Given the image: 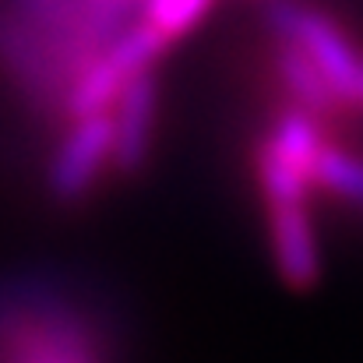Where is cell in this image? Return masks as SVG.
<instances>
[{
    "mask_svg": "<svg viewBox=\"0 0 363 363\" xmlns=\"http://www.w3.org/2000/svg\"><path fill=\"white\" fill-rule=\"evenodd\" d=\"M117 121H113V162L123 173H134L148 155L152 117H155V74L141 67L127 74L117 96Z\"/></svg>",
    "mask_w": 363,
    "mask_h": 363,
    "instance_id": "obj_4",
    "label": "cell"
},
{
    "mask_svg": "<svg viewBox=\"0 0 363 363\" xmlns=\"http://www.w3.org/2000/svg\"><path fill=\"white\" fill-rule=\"evenodd\" d=\"M205 7H208V0H148V7H145L141 18H148L169 39H177L180 32H187L205 14Z\"/></svg>",
    "mask_w": 363,
    "mask_h": 363,
    "instance_id": "obj_5",
    "label": "cell"
},
{
    "mask_svg": "<svg viewBox=\"0 0 363 363\" xmlns=\"http://www.w3.org/2000/svg\"><path fill=\"white\" fill-rule=\"evenodd\" d=\"M0 363H103L92 321L46 286L0 289Z\"/></svg>",
    "mask_w": 363,
    "mask_h": 363,
    "instance_id": "obj_2",
    "label": "cell"
},
{
    "mask_svg": "<svg viewBox=\"0 0 363 363\" xmlns=\"http://www.w3.org/2000/svg\"><path fill=\"white\" fill-rule=\"evenodd\" d=\"M148 0H7L0 11V60L35 96L53 99L106 57Z\"/></svg>",
    "mask_w": 363,
    "mask_h": 363,
    "instance_id": "obj_1",
    "label": "cell"
},
{
    "mask_svg": "<svg viewBox=\"0 0 363 363\" xmlns=\"http://www.w3.org/2000/svg\"><path fill=\"white\" fill-rule=\"evenodd\" d=\"M106 155H113V117L106 113H92L85 121H74L53 166H50V194L57 201H78L89 194L99 166L106 162Z\"/></svg>",
    "mask_w": 363,
    "mask_h": 363,
    "instance_id": "obj_3",
    "label": "cell"
}]
</instances>
